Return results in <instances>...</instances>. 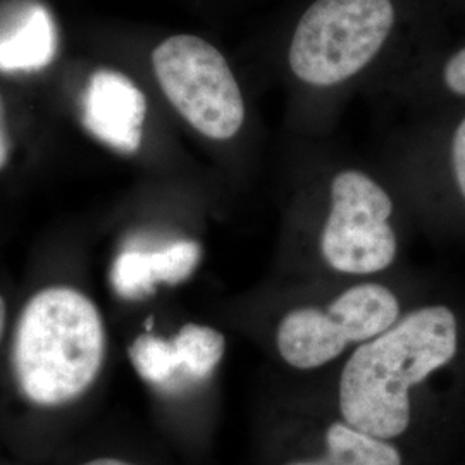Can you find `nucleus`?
<instances>
[{"mask_svg": "<svg viewBox=\"0 0 465 465\" xmlns=\"http://www.w3.org/2000/svg\"><path fill=\"white\" fill-rule=\"evenodd\" d=\"M200 257L202 249L192 240H178L157 250H124L113 264L111 282L121 299H145L161 282L178 284L188 280Z\"/></svg>", "mask_w": 465, "mask_h": 465, "instance_id": "nucleus-8", "label": "nucleus"}, {"mask_svg": "<svg viewBox=\"0 0 465 465\" xmlns=\"http://www.w3.org/2000/svg\"><path fill=\"white\" fill-rule=\"evenodd\" d=\"M451 157H453V173H455L457 183L465 197V119L453 136Z\"/></svg>", "mask_w": 465, "mask_h": 465, "instance_id": "nucleus-14", "label": "nucleus"}, {"mask_svg": "<svg viewBox=\"0 0 465 465\" xmlns=\"http://www.w3.org/2000/svg\"><path fill=\"white\" fill-rule=\"evenodd\" d=\"M4 324H5V303H4V299L0 297V338H2V331H4Z\"/></svg>", "mask_w": 465, "mask_h": 465, "instance_id": "nucleus-17", "label": "nucleus"}, {"mask_svg": "<svg viewBox=\"0 0 465 465\" xmlns=\"http://www.w3.org/2000/svg\"><path fill=\"white\" fill-rule=\"evenodd\" d=\"M57 52V32L49 9L34 0L0 11V71L32 73L49 66Z\"/></svg>", "mask_w": 465, "mask_h": 465, "instance_id": "nucleus-9", "label": "nucleus"}, {"mask_svg": "<svg viewBox=\"0 0 465 465\" xmlns=\"http://www.w3.org/2000/svg\"><path fill=\"white\" fill-rule=\"evenodd\" d=\"M147 100L126 76L111 69L92 74L84 90V126L107 147L134 153L142 143Z\"/></svg>", "mask_w": 465, "mask_h": 465, "instance_id": "nucleus-7", "label": "nucleus"}, {"mask_svg": "<svg viewBox=\"0 0 465 465\" xmlns=\"http://www.w3.org/2000/svg\"><path fill=\"white\" fill-rule=\"evenodd\" d=\"M331 213L321 250L326 262L347 274H372L391 266L397 236L390 226L391 199L364 173L343 171L331 184Z\"/></svg>", "mask_w": 465, "mask_h": 465, "instance_id": "nucleus-6", "label": "nucleus"}, {"mask_svg": "<svg viewBox=\"0 0 465 465\" xmlns=\"http://www.w3.org/2000/svg\"><path fill=\"white\" fill-rule=\"evenodd\" d=\"M104 353L99 309L73 288L42 290L19 317L15 371L21 391L38 405L78 399L99 376Z\"/></svg>", "mask_w": 465, "mask_h": 465, "instance_id": "nucleus-2", "label": "nucleus"}, {"mask_svg": "<svg viewBox=\"0 0 465 465\" xmlns=\"http://www.w3.org/2000/svg\"><path fill=\"white\" fill-rule=\"evenodd\" d=\"M326 455L288 465H401V455L388 440L332 422L326 431Z\"/></svg>", "mask_w": 465, "mask_h": 465, "instance_id": "nucleus-10", "label": "nucleus"}, {"mask_svg": "<svg viewBox=\"0 0 465 465\" xmlns=\"http://www.w3.org/2000/svg\"><path fill=\"white\" fill-rule=\"evenodd\" d=\"M84 465H132L128 462H123V460H116V459H99V460H92L88 464Z\"/></svg>", "mask_w": 465, "mask_h": 465, "instance_id": "nucleus-16", "label": "nucleus"}, {"mask_svg": "<svg viewBox=\"0 0 465 465\" xmlns=\"http://www.w3.org/2000/svg\"><path fill=\"white\" fill-rule=\"evenodd\" d=\"M445 84L451 92L465 97V49L457 52L445 66Z\"/></svg>", "mask_w": 465, "mask_h": 465, "instance_id": "nucleus-13", "label": "nucleus"}, {"mask_svg": "<svg viewBox=\"0 0 465 465\" xmlns=\"http://www.w3.org/2000/svg\"><path fill=\"white\" fill-rule=\"evenodd\" d=\"M393 21L391 0H317L295 30L290 66L305 84H341L374 59Z\"/></svg>", "mask_w": 465, "mask_h": 465, "instance_id": "nucleus-3", "label": "nucleus"}, {"mask_svg": "<svg viewBox=\"0 0 465 465\" xmlns=\"http://www.w3.org/2000/svg\"><path fill=\"white\" fill-rule=\"evenodd\" d=\"M164 95L202 134L228 140L240 132L245 104L223 54L193 35H174L152 54Z\"/></svg>", "mask_w": 465, "mask_h": 465, "instance_id": "nucleus-4", "label": "nucleus"}, {"mask_svg": "<svg viewBox=\"0 0 465 465\" xmlns=\"http://www.w3.org/2000/svg\"><path fill=\"white\" fill-rule=\"evenodd\" d=\"M9 157V138L2 123V107H0V169L7 163Z\"/></svg>", "mask_w": 465, "mask_h": 465, "instance_id": "nucleus-15", "label": "nucleus"}, {"mask_svg": "<svg viewBox=\"0 0 465 465\" xmlns=\"http://www.w3.org/2000/svg\"><path fill=\"white\" fill-rule=\"evenodd\" d=\"M400 316L397 297L381 284H357L328 309L303 307L282 317L276 345L295 369H317L340 357L349 343H364L390 330Z\"/></svg>", "mask_w": 465, "mask_h": 465, "instance_id": "nucleus-5", "label": "nucleus"}, {"mask_svg": "<svg viewBox=\"0 0 465 465\" xmlns=\"http://www.w3.org/2000/svg\"><path fill=\"white\" fill-rule=\"evenodd\" d=\"M457 319L449 307H422L353 351L340 378L343 420L391 440L409 430L411 390L457 355Z\"/></svg>", "mask_w": 465, "mask_h": 465, "instance_id": "nucleus-1", "label": "nucleus"}, {"mask_svg": "<svg viewBox=\"0 0 465 465\" xmlns=\"http://www.w3.org/2000/svg\"><path fill=\"white\" fill-rule=\"evenodd\" d=\"M130 359L140 378L155 386H167L182 374L173 341L150 332L134 340L130 347Z\"/></svg>", "mask_w": 465, "mask_h": 465, "instance_id": "nucleus-12", "label": "nucleus"}, {"mask_svg": "<svg viewBox=\"0 0 465 465\" xmlns=\"http://www.w3.org/2000/svg\"><path fill=\"white\" fill-rule=\"evenodd\" d=\"M182 374L192 380H207L223 361L226 341L221 332L209 326L186 324L171 340Z\"/></svg>", "mask_w": 465, "mask_h": 465, "instance_id": "nucleus-11", "label": "nucleus"}]
</instances>
